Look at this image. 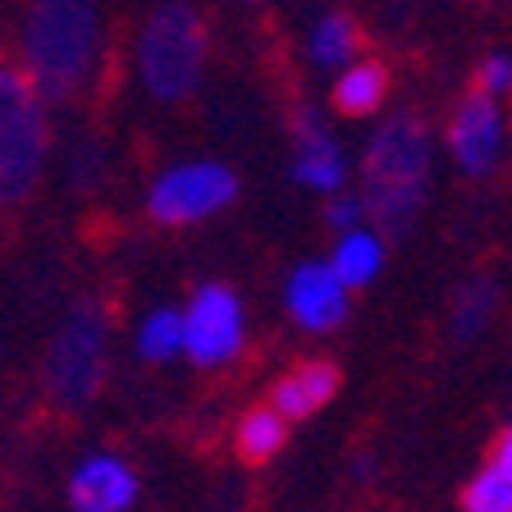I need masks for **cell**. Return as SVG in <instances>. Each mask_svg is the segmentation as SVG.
<instances>
[{
    "label": "cell",
    "mask_w": 512,
    "mask_h": 512,
    "mask_svg": "<svg viewBox=\"0 0 512 512\" xmlns=\"http://www.w3.org/2000/svg\"><path fill=\"white\" fill-rule=\"evenodd\" d=\"M362 206L375 215L384 238H403L416 220L421 192L430 179V142L416 115H394L375 133L362 160Z\"/></svg>",
    "instance_id": "cell-1"
},
{
    "label": "cell",
    "mask_w": 512,
    "mask_h": 512,
    "mask_svg": "<svg viewBox=\"0 0 512 512\" xmlns=\"http://www.w3.org/2000/svg\"><path fill=\"white\" fill-rule=\"evenodd\" d=\"M96 55V0H32L23 28L28 83L42 101L74 96Z\"/></svg>",
    "instance_id": "cell-2"
},
{
    "label": "cell",
    "mask_w": 512,
    "mask_h": 512,
    "mask_svg": "<svg viewBox=\"0 0 512 512\" xmlns=\"http://www.w3.org/2000/svg\"><path fill=\"white\" fill-rule=\"evenodd\" d=\"M46 160V101L23 69L0 64V206H19Z\"/></svg>",
    "instance_id": "cell-3"
},
{
    "label": "cell",
    "mask_w": 512,
    "mask_h": 512,
    "mask_svg": "<svg viewBox=\"0 0 512 512\" xmlns=\"http://www.w3.org/2000/svg\"><path fill=\"white\" fill-rule=\"evenodd\" d=\"M206 60V23L192 5H160L142 28L138 64L142 83L160 101H183L202 78Z\"/></svg>",
    "instance_id": "cell-4"
},
{
    "label": "cell",
    "mask_w": 512,
    "mask_h": 512,
    "mask_svg": "<svg viewBox=\"0 0 512 512\" xmlns=\"http://www.w3.org/2000/svg\"><path fill=\"white\" fill-rule=\"evenodd\" d=\"M106 380V311L78 307L46 352V389L60 407H87Z\"/></svg>",
    "instance_id": "cell-5"
},
{
    "label": "cell",
    "mask_w": 512,
    "mask_h": 512,
    "mask_svg": "<svg viewBox=\"0 0 512 512\" xmlns=\"http://www.w3.org/2000/svg\"><path fill=\"white\" fill-rule=\"evenodd\" d=\"M238 179L224 165H179L151 188L147 206L160 224H192L234 202Z\"/></svg>",
    "instance_id": "cell-6"
},
{
    "label": "cell",
    "mask_w": 512,
    "mask_h": 512,
    "mask_svg": "<svg viewBox=\"0 0 512 512\" xmlns=\"http://www.w3.org/2000/svg\"><path fill=\"white\" fill-rule=\"evenodd\" d=\"M243 348V307L224 284H206L183 316V352H192V362L215 366L229 362Z\"/></svg>",
    "instance_id": "cell-7"
},
{
    "label": "cell",
    "mask_w": 512,
    "mask_h": 512,
    "mask_svg": "<svg viewBox=\"0 0 512 512\" xmlns=\"http://www.w3.org/2000/svg\"><path fill=\"white\" fill-rule=\"evenodd\" d=\"M69 503L74 512H128L138 503V476L115 453H92L69 476Z\"/></svg>",
    "instance_id": "cell-8"
},
{
    "label": "cell",
    "mask_w": 512,
    "mask_h": 512,
    "mask_svg": "<svg viewBox=\"0 0 512 512\" xmlns=\"http://www.w3.org/2000/svg\"><path fill=\"white\" fill-rule=\"evenodd\" d=\"M288 311L307 330H334L348 316V288L334 279L330 266L307 261V266L293 270V279H288Z\"/></svg>",
    "instance_id": "cell-9"
},
{
    "label": "cell",
    "mask_w": 512,
    "mask_h": 512,
    "mask_svg": "<svg viewBox=\"0 0 512 512\" xmlns=\"http://www.w3.org/2000/svg\"><path fill=\"white\" fill-rule=\"evenodd\" d=\"M453 156L467 174H485L499 156V110L490 96H467L453 115Z\"/></svg>",
    "instance_id": "cell-10"
},
{
    "label": "cell",
    "mask_w": 512,
    "mask_h": 512,
    "mask_svg": "<svg viewBox=\"0 0 512 512\" xmlns=\"http://www.w3.org/2000/svg\"><path fill=\"white\" fill-rule=\"evenodd\" d=\"M334 389H339V371H334L330 362H307L275 384V394H270L275 403L270 407H275L284 421H302V416L320 412V407L330 403Z\"/></svg>",
    "instance_id": "cell-11"
},
{
    "label": "cell",
    "mask_w": 512,
    "mask_h": 512,
    "mask_svg": "<svg viewBox=\"0 0 512 512\" xmlns=\"http://www.w3.org/2000/svg\"><path fill=\"white\" fill-rule=\"evenodd\" d=\"M293 174H298L302 183H311V188H325V192H334L343 183V156L311 110L298 115V165H293Z\"/></svg>",
    "instance_id": "cell-12"
},
{
    "label": "cell",
    "mask_w": 512,
    "mask_h": 512,
    "mask_svg": "<svg viewBox=\"0 0 512 512\" xmlns=\"http://www.w3.org/2000/svg\"><path fill=\"white\" fill-rule=\"evenodd\" d=\"M384 92H389V69H384L380 60H366L339 78L334 106H339L343 115H371V110L384 101Z\"/></svg>",
    "instance_id": "cell-13"
},
{
    "label": "cell",
    "mask_w": 512,
    "mask_h": 512,
    "mask_svg": "<svg viewBox=\"0 0 512 512\" xmlns=\"http://www.w3.org/2000/svg\"><path fill=\"white\" fill-rule=\"evenodd\" d=\"M384 266V243L371 234H348L339 243V252H334V279H339L343 288H362L371 284L375 275H380Z\"/></svg>",
    "instance_id": "cell-14"
},
{
    "label": "cell",
    "mask_w": 512,
    "mask_h": 512,
    "mask_svg": "<svg viewBox=\"0 0 512 512\" xmlns=\"http://www.w3.org/2000/svg\"><path fill=\"white\" fill-rule=\"evenodd\" d=\"M288 430H284V416L275 407H256V412L243 416V426H238V453L247 462H270L284 448Z\"/></svg>",
    "instance_id": "cell-15"
},
{
    "label": "cell",
    "mask_w": 512,
    "mask_h": 512,
    "mask_svg": "<svg viewBox=\"0 0 512 512\" xmlns=\"http://www.w3.org/2000/svg\"><path fill=\"white\" fill-rule=\"evenodd\" d=\"M357 42H362V32H357V23H352L348 14H325L320 28L311 32V60L316 64H343V60H352Z\"/></svg>",
    "instance_id": "cell-16"
},
{
    "label": "cell",
    "mask_w": 512,
    "mask_h": 512,
    "mask_svg": "<svg viewBox=\"0 0 512 512\" xmlns=\"http://www.w3.org/2000/svg\"><path fill=\"white\" fill-rule=\"evenodd\" d=\"M138 348L147 362H170L174 352H183V316L179 311H151L142 334H138Z\"/></svg>",
    "instance_id": "cell-17"
},
{
    "label": "cell",
    "mask_w": 512,
    "mask_h": 512,
    "mask_svg": "<svg viewBox=\"0 0 512 512\" xmlns=\"http://www.w3.org/2000/svg\"><path fill=\"white\" fill-rule=\"evenodd\" d=\"M462 508L467 512H512V476H503L490 462V467L462 490Z\"/></svg>",
    "instance_id": "cell-18"
},
{
    "label": "cell",
    "mask_w": 512,
    "mask_h": 512,
    "mask_svg": "<svg viewBox=\"0 0 512 512\" xmlns=\"http://www.w3.org/2000/svg\"><path fill=\"white\" fill-rule=\"evenodd\" d=\"M494 311V284L490 279H476V284H467L458 293V307H453V330L462 334V339H471V334L490 320Z\"/></svg>",
    "instance_id": "cell-19"
},
{
    "label": "cell",
    "mask_w": 512,
    "mask_h": 512,
    "mask_svg": "<svg viewBox=\"0 0 512 512\" xmlns=\"http://www.w3.org/2000/svg\"><path fill=\"white\" fill-rule=\"evenodd\" d=\"M476 83H480V96L508 92V87H512V60H508V55H490V60L476 69Z\"/></svg>",
    "instance_id": "cell-20"
},
{
    "label": "cell",
    "mask_w": 512,
    "mask_h": 512,
    "mask_svg": "<svg viewBox=\"0 0 512 512\" xmlns=\"http://www.w3.org/2000/svg\"><path fill=\"white\" fill-rule=\"evenodd\" d=\"M357 211H362V202H352V197H334L330 202V224L334 229H352V224H357Z\"/></svg>",
    "instance_id": "cell-21"
},
{
    "label": "cell",
    "mask_w": 512,
    "mask_h": 512,
    "mask_svg": "<svg viewBox=\"0 0 512 512\" xmlns=\"http://www.w3.org/2000/svg\"><path fill=\"white\" fill-rule=\"evenodd\" d=\"M494 467H499L503 476H512V426H508V435L499 439V448H494Z\"/></svg>",
    "instance_id": "cell-22"
}]
</instances>
